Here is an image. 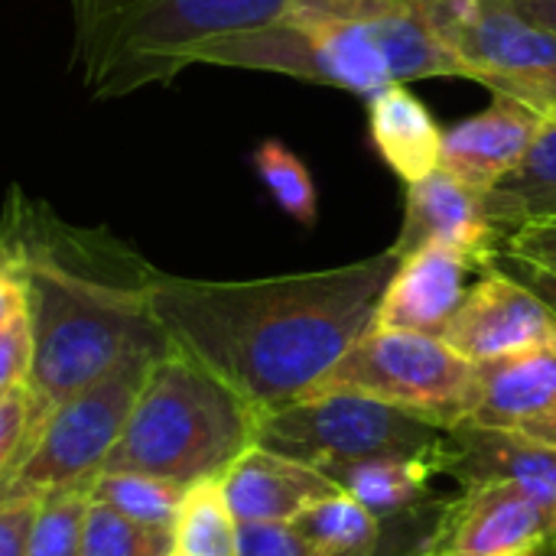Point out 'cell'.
<instances>
[{
	"label": "cell",
	"mask_w": 556,
	"mask_h": 556,
	"mask_svg": "<svg viewBox=\"0 0 556 556\" xmlns=\"http://www.w3.org/2000/svg\"><path fill=\"white\" fill-rule=\"evenodd\" d=\"M81 556H173V531L137 525L101 502H91Z\"/></svg>",
	"instance_id": "484cf974"
},
{
	"label": "cell",
	"mask_w": 556,
	"mask_h": 556,
	"mask_svg": "<svg viewBox=\"0 0 556 556\" xmlns=\"http://www.w3.org/2000/svg\"><path fill=\"white\" fill-rule=\"evenodd\" d=\"M417 7L466 62L469 81L556 121V33L521 16L511 0H430Z\"/></svg>",
	"instance_id": "9c48e42d"
},
{
	"label": "cell",
	"mask_w": 556,
	"mask_h": 556,
	"mask_svg": "<svg viewBox=\"0 0 556 556\" xmlns=\"http://www.w3.org/2000/svg\"><path fill=\"white\" fill-rule=\"evenodd\" d=\"M36 498H0V556H23Z\"/></svg>",
	"instance_id": "d6a6232c"
},
{
	"label": "cell",
	"mask_w": 556,
	"mask_h": 556,
	"mask_svg": "<svg viewBox=\"0 0 556 556\" xmlns=\"http://www.w3.org/2000/svg\"><path fill=\"white\" fill-rule=\"evenodd\" d=\"M332 391L365 394L453 430L476 414L479 365L453 352L440 336L371 326L306 394Z\"/></svg>",
	"instance_id": "8992f818"
},
{
	"label": "cell",
	"mask_w": 556,
	"mask_h": 556,
	"mask_svg": "<svg viewBox=\"0 0 556 556\" xmlns=\"http://www.w3.org/2000/svg\"><path fill=\"white\" fill-rule=\"evenodd\" d=\"M556 407V339L479 365V404L469 424L525 430Z\"/></svg>",
	"instance_id": "e0dca14e"
},
{
	"label": "cell",
	"mask_w": 556,
	"mask_h": 556,
	"mask_svg": "<svg viewBox=\"0 0 556 556\" xmlns=\"http://www.w3.org/2000/svg\"><path fill=\"white\" fill-rule=\"evenodd\" d=\"M440 339L472 365H485L556 339V319L528 287L498 270H485Z\"/></svg>",
	"instance_id": "8fae6325"
},
{
	"label": "cell",
	"mask_w": 556,
	"mask_h": 556,
	"mask_svg": "<svg viewBox=\"0 0 556 556\" xmlns=\"http://www.w3.org/2000/svg\"><path fill=\"white\" fill-rule=\"evenodd\" d=\"M238 556H323L293 521L238 525Z\"/></svg>",
	"instance_id": "4316f807"
},
{
	"label": "cell",
	"mask_w": 556,
	"mask_h": 556,
	"mask_svg": "<svg viewBox=\"0 0 556 556\" xmlns=\"http://www.w3.org/2000/svg\"><path fill=\"white\" fill-rule=\"evenodd\" d=\"M544 124L547 121L534 108L508 94H495V101L482 114L443 127L440 169L453 173L485 195L521 166Z\"/></svg>",
	"instance_id": "5bb4252c"
},
{
	"label": "cell",
	"mask_w": 556,
	"mask_h": 556,
	"mask_svg": "<svg viewBox=\"0 0 556 556\" xmlns=\"http://www.w3.org/2000/svg\"><path fill=\"white\" fill-rule=\"evenodd\" d=\"M218 485L238 525L296 521L313 505L342 492L339 482H332L323 469L280 456L257 443L228 466Z\"/></svg>",
	"instance_id": "9a60e30c"
},
{
	"label": "cell",
	"mask_w": 556,
	"mask_h": 556,
	"mask_svg": "<svg viewBox=\"0 0 556 556\" xmlns=\"http://www.w3.org/2000/svg\"><path fill=\"white\" fill-rule=\"evenodd\" d=\"M528 556H556V538L554 541H547L544 547H538L534 554H528Z\"/></svg>",
	"instance_id": "e575fe53"
},
{
	"label": "cell",
	"mask_w": 556,
	"mask_h": 556,
	"mask_svg": "<svg viewBox=\"0 0 556 556\" xmlns=\"http://www.w3.org/2000/svg\"><path fill=\"white\" fill-rule=\"evenodd\" d=\"M88 505H91L88 485L42 495L29 521L23 556H81Z\"/></svg>",
	"instance_id": "cb8c5ba5"
},
{
	"label": "cell",
	"mask_w": 556,
	"mask_h": 556,
	"mask_svg": "<svg viewBox=\"0 0 556 556\" xmlns=\"http://www.w3.org/2000/svg\"><path fill=\"white\" fill-rule=\"evenodd\" d=\"M518 433H528V437H534V440H541V443L556 446V407L551 414H544L541 420H534V424H528L525 430H518Z\"/></svg>",
	"instance_id": "836d02e7"
},
{
	"label": "cell",
	"mask_w": 556,
	"mask_h": 556,
	"mask_svg": "<svg viewBox=\"0 0 556 556\" xmlns=\"http://www.w3.org/2000/svg\"><path fill=\"white\" fill-rule=\"evenodd\" d=\"M485 218L498 241L515 235L521 225L556 215V121H547L528 156L495 189L482 195Z\"/></svg>",
	"instance_id": "d6986e66"
},
{
	"label": "cell",
	"mask_w": 556,
	"mask_h": 556,
	"mask_svg": "<svg viewBox=\"0 0 556 556\" xmlns=\"http://www.w3.org/2000/svg\"><path fill=\"white\" fill-rule=\"evenodd\" d=\"M323 556H378L381 521L355 502L349 492H339L293 521Z\"/></svg>",
	"instance_id": "603a6c76"
},
{
	"label": "cell",
	"mask_w": 556,
	"mask_h": 556,
	"mask_svg": "<svg viewBox=\"0 0 556 556\" xmlns=\"http://www.w3.org/2000/svg\"><path fill=\"white\" fill-rule=\"evenodd\" d=\"M173 556H238V518L218 479L186 489L173 525Z\"/></svg>",
	"instance_id": "44dd1931"
},
{
	"label": "cell",
	"mask_w": 556,
	"mask_h": 556,
	"mask_svg": "<svg viewBox=\"0 0 556 556\" xmlns=\"http://www.w3.org/2000/svg\"><path fill=\"white\" fill-rule=\"evenodd\" d=\"M254 443L257 410L205 365L169 349L150 365L104 469H134L192 489L222 479Z\"/></svg>",
	"instance_id": "5b68a950"
},
{
	"label": "cell",
	"mask_w": 556,
	"mask_h": 556,
	"mask_svg": "<svg viewBox=\"0 0 556 556\" xmlns=\"http://www.w3.org/2000/svg\"><path fill=\"white\" fill-rule=\"evenodd\" d=\"M368 137L378 156L404 182H417L440 166L443 127L404 85L368 94Z\"/></svg>",
	"instance_id": "ac0fdd59"
},
{
	"label": "cell",
	"mask_w": 556,
	"mask_h": 556,
	"mask_svg": "<svg viewBox=\"0 0 556 556\" xmlns=\"http://www.w3.org/2000/svg\"><path fill=\"white\" fill-rule=\"evenodd\" d=\"M440 466L459 485L515 482L556 508V446L528 433L489 430L466 420L446 430Z\"/></svg>",
	"instance_id": "2e32d148"
},
{
	"label": "cell",
	"mask_w": 556,
	"mask_h": 556,
	"mask_svg": "<svg viewBox=\"0 0 556 556\" xmlns=\"http://www.w3.org/2000/svg\"><path fill=\"white\" fill-rule=\"evenodd\" d=\"M88 492H91V502H101L111 511L137 525L163 528V531H173L182 495H186V489L166 479L147 476V472H134V469H104L91 479Z\"/></svg>",
	"instance_id": "7402d4cb"
},
{
	"label": "cell",
	"mask_w": 556,
	"mask_h": 556,
	"mask_svg": "<svg viewBox=\"0 0 556 556\" xmlns=\"http://www.w3.org/2000/svg\"><path fill=\"white\" fill-rule=\"evenodd\" d=\"M397 261L388 248L332 270L238 283L156 274L150 306L173 349L264 414L303 397L371 329Z\"/></svg>",
	"instance_id": "6da1fadb"
},
{
	"label": "cell",
	"mask_w": 556,
	"mask_h": 556,
	"mask_svg": "<svg viewBox=\"0 0 556 556\" xmlns=\"http://www.w3.org/2000/svg\"><path fill=\"white\" fill-rule=\"evenodd\" d=\"M427 244H443L453 251L469 254L482 270L489 254L502 244L498 235L492 231L482 205V192L466 186L446 169H433L417 182H407L404 195V218L401 231L391 244L397 257L427 248Z\"/></svg>",
	"instance_id": "4fadbf2b"
},
{
	"label": "cell",
	"mask_w": 556,
	"mask_h": 556,
	"mask_svg": "<svg viewBox=\"0 0 556 556\" xmlns=\"http://www.w3.org/2000/svg\"><path fill=\"white\" fill-rule=\"evenodd\" d=\"M33 440V407L29 391L16 388L13 394L0 397V485L20 466L26 446Z\"/></svg>",
	"instance_id": "83f0119b"
},
{
	"label": "cell",
	"mask_w": 556,
	"mask_h": 556,
	"mask_svg": "<svg viewBox=\"0 0 556 556\" xmlns=\"http://www.w3.org/2000/svg\"><path fill=\"white\" fill-rule=\"evenodd\" d=\"M26 316V277L16 251L0 238V326Z\"/></svg>",
	"instance_id": "1f68e13d"
},
{
	"label": "cell",
	"mask_w": 556,
	"mask_h": 556,
	"mask_svg": "<svg viewBox=\"0 0 556 556\" xmlns=\"http://www.w3.org/2000/svg\"><path fill=\"white\" fill-rule=\"evenodd\" d=\"M72 68L94 98L163 85L225 36L270 26L300 0H68Z\"/></svg>",
	"instance_id": "277c9868"
},
{
	"label": "cell",
	"mask_w": 556,
	"mask_h": 556,
	"mask_svg": "<svg viewBox=\"0 0 556 556\" xmlns=\"http://www.w3.org/2000/svg\"><path fill=\"white\" fill-rule=\"evenodd\" d=\"M254 169L277 205L300 225L313 228L319 218V195L306 163L280 140H264L254 150Z\"/></svg>",
	"instance_id": "d4e9b609"
},
{
	"label": "cell",
	"mask_w": 556,
	"mask_h": 556,
	"mask_svg": "<svg viewBox=\"0 0 556 556\" xmlns=\"http://www.w3.org/2000/svg\"><path fill=\"white\" fill-rule=\"evenodd\" d=\"M502 248H508L518 257H528L547 270L556 274V215L554 218H541L531 225H521L515 235H508L502 241Z\"/></svg>",
	"instance_id": "4dcf8cb0"
},
{
	"label": "cell",
	"mask_w": 556,
	"mask_h": 556,
	"mask_svg": "<svg viewBox=\"0 0 556 556\" xmlns=\"http://www.w3.org/2000/svg\"><path fill=\"white\" fill-rule=\"evenodd\" d=\"M29 368H33V332H29V319L20 316L0 326V397L13 394L16 388H26Z\"/></svg>",
	"instance_id": "f1b7e54d"
},
{
	"label": "cell",
	"mask_w": 556,
	"mask_h": 556,
	"mask_svg": "<svg viewBox=\"0 0 556 556\" xmlns=\"http://www.w3.org/2000/svg\"><path fill=\"white\" fill-rule=\"evenodd\" d=\"M199 62L277 72L365 98L420 78H469L466 62L440 39L424 10L401 0L362 13L293 10L270 26L208 42Z\"/></svg>",
	"instance_id": "3957f363"
},
{
	"label": "cell",
	"mask_w": 556,
	"mask_h": 556,
	"mask_svg": "<svg viewBox=\"0 0 556 556\" xmlns=\"http://www.w3.org/2000/svg\"><path fill=\"white\" fill-rule=\"evenodd\" d=\"M440 472V456H381L342 466L329 472V479L362 502L378 521H391L417 508Z\"/></svg>",
	"instance_id": "ffe728a7"
},
{
	"label": "cell",
	"mask_w": 556,
	"mask_h": 556,
	"mask_svg": "<svg viewBox=\"0 0 556 556\" xmlns=\"http://www.w3.org/2000/svg\"><path fill=\"white\" fill-rule=\"evenodd\" d=\"M556 538V508L515 482H469L443 505L424 556H528Z\"/></svg>",
	"instance_id": "30bf717a"
},
{
	"label": "cell",
	"mask_w": 556,
	"mask_h": 556,
	"mask_svg": "<svg viewBox=\"0 0 556 556\" xmlns=\"http://www.w3.org/2000/svg\"><path fill=\"white\" fill-rule=\"evenodd\" d=\"M401 3H414L417 7V3H430V0H401Z\"/></svg>",
	"instance_id": "8d00e7d4"
},
{
	"label": "cell",
	"mask_w": 556,
	"mask_h": 556,
	"mask_svg": "<svg viewBox=\"0 0 556 556\" xmlns=\"http://www.w3.org/2000/svg\"><path fill=\"white\" fill-rule=\"evenodd\" d=\"M397 556H424V554H420V547H417V551H407V554H397Z\"/></svg>",
	"instance_id": "d590c367"
},
{
	"label": "cell",
	"mask_w": 556,
	"mask_h": 556,
	"mask_svg": "<svg viewBox=\"0 0 556 556\" xmlns=\"http://www.w3.org/2000/svg\"><path fill=\"white\" fill-rule=\"evenodd\" d=\"M257 446L326 476L381 456H443L446 430L365 394H306L257 414Z\"/></svg>",
	"instance_id": "52a82bcc"
},
{
	"label": "cell",
	"mask_w": 556,
	"mask_h": 556,
	"mask_svg": "<svg viewBox=\"0 0 556 556\" xmlns=\"http://www.w3.org/2000/svg\"><path fill=\"white\" fill-rule=\"evenodd\" d=\"M472 270L485 274L469 254L443 244H427L404 254L397 261L391 283L381 293L371 326L440 336L459 309V303L466 300V280Z\"/></svg>",
	"instance_id": "7c38bea8"
},
{
	"label": "cell",
	"mask_w": 556,
	"mask_h": 556,
	"mask_svg": "<svg viewBox=\"0 0 556 556\" xmlns=\"http://www.w3.org/2000/svg\"><path fill=\"white\" fill-rule=\"evenodd\" d=\"M485 270H498V274H505V277H511V280H518L521 287H528L551 313H554L556 319V274L554 270H547V267H541V264H534V261H528V257H518V254H511L508 248H495L492 254H489V261H485Z\"/></svg>",
	"instance_id": "f546056e"
},
{
	"label": "cell",
	"mask_w": 556,
	"mask_h": 556,
	"mask_svg": "<svg viewBox=\"0 0 556 556\" xmlns=\"http://www.w3.org/2000/svg\"><path fill=\"white\" fill-rule=\"evenodd\" d=\"M160 355H137L111 375L49 410L0 498H42L65 489H85L104 469L150 365Z\"/></svg>",
	"instance_id": "ba28073f"
},
{
	"label": "cell",
	"mask_w": 556,
	"mask_h": 556,
	"mask_svg": "<svg viewBox=\"0 0 556 556\" xmlns=\"http://www.w3.org/2000/svg\"><path fill=\"white\" fill-rule=\"evenodd\" d=\"M0 238L10 241L26 277L33 437L52 407L127 358L173 349L150 306V287L160 270L114 235L68 225L49 205L10 189Z\"/></svg>",
	"instance_id": "7a4b0ae2"
}]
</instances>
